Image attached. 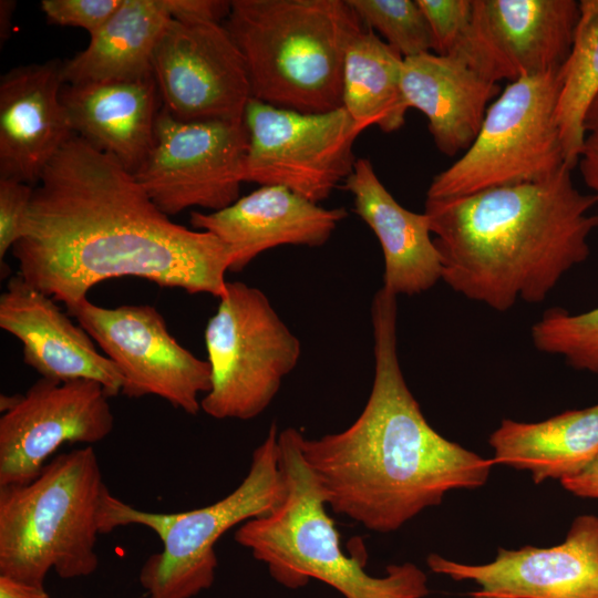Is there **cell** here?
<instances>
[{"label": "cell", "instance_id": "33", "mask_svg": "<svg viewBox=\"0 0 598 598\" xmlns=\"http://www.w3.org/2000/svg\"><path fill=\"white\" fill-rule=\"evenodd\" d=\"M560 484L575 496L598 499V456L579 474L563 480Z\"/></svg>", "mask_w": 598, "mask_h": 598}, {"label": "cell", "instance_id": "34", "mask_svg": "<svg viewBox=\"0 0 598 598\" xmlns=\"http://www.w3.org/2000/svg\"><path fill=\"white\" fill-rule=\"evenodd\" d=\"M0 598H50L43 586L0 575Z\"/></svg>", "mask_w": 598, "mask_h": 598}, {"label": "cell", "instance_id": "23", "mask_svg": "<svg viewBox=\"0 0 598 598\" xmlns=\"http://www.w3.org/2000/svg\"><path fill=\"white\" fill-rule=\"evenodd\" d=\"M494 464L528 472L535 484L573 477L598 456V404L540 422L504 419L491 434Z\"/></svg>", "mask_w": 598, "mask_h": 598}, {"label": "cell", "instance_id": "2", "mask_svg": "<svg viewBox=\"0 0 598 598\" xmlns=\"http://www.w3.org/2000/svg\"><path fill=\"white\" fill-rule=\"evenodd\" d=\"M374 377L369 399L343 431L301 439L327 506L369 530L392 533L455 489L487 482V460L436 432L410 391L398 353V297L371 305Z\"/></svg>", "mask_w": 598, "mask_h": 598}, {"label": "cell", "instance_id": "7", "mask_svg": "<svg viewBox=\"0 0 598 598\" xmlns=\"http://www.w3.org/2000/svg\"><path fill=\"white\" fill-rule=\"evenodd\" d=\"M278 429L269 427L251 456L241 483L224 498L207 506L176 513L144 512L111 493L102 516V534L117 527L141 525L153 530L162 550L151 555L140 571L148 598H192L210 588L218 565L215 545L229 529L270 513L281 501L285 480L280 466Z\"/></svg>", "mask_w": 598, "mask_h": 598}, {"label": "cell", "instance_id": "6", "mask_svg": "<svg viewBox=\"0 0 598 598\" xmlns=\"http://www.w3.org/2000/svg\"><path fill=\"white\" fill-rule=\"evenodd\" d=\"M106 487L92 446L61 453L23 485L0 486V575L43 586L99 567Z\"/></svg>", "mask_w": 598, "mask_h": 598}, {"label": "cell", "instance_id": "10", "mask_svg": "<svg viewBox=\"0 0 598 598\" xmlns=\"http://www.w3.org/2000/svg\"><path fill=\"white\" fill-rule=\"evenodd\" d=\"M243 123L248 134L243 182L282 186L319 204L354 169L353 144L361 132L343 107L301 113L251 97Z\"/></svg>", "mask_w": 598, "mask_h": 598}, {"label": "cell", "instance_id": "32", "mask_svg": "<svg viewBox=\"0 0 598 598\" xmlns=\"http://www.w3.org/2000/svg\"><path fill=\"white\" fill-rule=\"evenodd\" d=\"M584 183L590 189L598 214V136L587 135L578 164Z\"/></svg>", "mask_w": 598, "mask_h": 598}, {"label": "cell", "instance_id": "1", "mask_svg": "<svg viewBox=\"0 0 598 598\" xmlns=\"http://www.w3.org/2000/svg\"><path fill=\"white\" fill-rule=\"evenodd\" d=\"M11 252L18 274L65 308L126 276L220 299L233 261L219 238L171 220L120 162L75 134L34 187Z\"/></svg>", "mask_w": 598, "mask_h": 598}, {"label": "cell", "instance_id": "4", "mask_svg": "<svg viewBox=\"0 0 598 598\" xmlns=\"http://www.w3.org/2000/svg\"><path fill=\"white\" fill-rule=\"evenodd\" d=\"M224 25L252 99L301 113L342 107L346 52L364 28L347 0H233Z\"/></svg>", "mask_w": 598, "mask_h": 598}, {"label": "cell", "instance_id": "20", "mask_svg": "<svg viewBox=\"0 0 598 598\" xmlns=\"http://www.w3.org/2000/svg\"><path fill=\"white\" fill-rule=\"evenodd\" d=\"M61 101L72 131L135 174L148 156L162 107L153 75L64 84Z\"/></svg>", "mask_w": 598, "mask_h": 598}, {"label": "cell", "instance_id": "36", "mask_svg": "<svg viewBox=\"0 0 598 598\" xmlns=\"http://www.w3.org/2000/svg\"><path fill=\"white\" fill-rule=\"evenodd\" d=\"M13 1H1L0 8H1V40L7 38V33L9 32V24H10V17L13 13L14 8Z\"/></svg>", "mask_w": 598, "mask_h": 598}, {"label": "cell", "instance_id": "21", "mask_svg": "<svg viewBox=\"0 0 598 598\" xmlns=\"http://www.w3.org/2000/svg\"><path fill=\"white\" fill-rule=\"evenodd\" d=\"M354 212L377 236L384 258L383 288L395 295L427 291L442 280V261L425 213H414L384 187L368 158L344 182Z\"/></svg>", "mask_w": 598, "mask_h": 598}, {"label": "cell", "instance_id": "14", "mask_svg": "<svg viewBox=\"0 0 598 598\" xmlns=\"http://www.w3.org/2000/svg\"><path fill=\"white\" fill-rule=\"evenodd\" d=\"M471 23L451 55L498 83L558 71L580 14L576 0H472Z\"/></svg>", "mask_w": 598, "mask_h": 598}, {"label": "cell", "instance_id": "17", "mask_svg": "<svg viewBox=\"0 0 598 598\" xmlns=\"http://www.w3.org/2000/svg\"><path fill=\"white\" fill-rule=\"evenodd\" d=\"M0 327L22 344L23 362L41 378L65 382L92 380L110 396L122 391L123 375L91 336L56 301L19 274L0 297Z\"/></svg>", "mask_w": 598, "mask_h": 598}, {"label": "cell", "instance_id": "9", "mask_svg": "<svg viewBox=\"0 0 598 598\" xmlns=\"http://www.w3.org/2000/svg\"><path fill=\"white\" fill-rule=\"evenodd\" d=\"M210 389L200 409L217 419L250 420L262 413L298 364L301 343L267 296L228 281L205 328Z\"/></svg>", "mask_w": 598, "mask_h": 598}, {"label": "cell", "instance_id": "30", "mask_svg": "<svg viewBox=\"0 0 598 598\" xmlns=\"http://www.w3.org/2000/svg\"><path fill=\"white\" fill-rule=\"evenodd\" d=\"M33 186L0 177V261L25 231Z\"/></svg>", "mask_w": 598, "mask_h": 598}, {"label": "cell", "instance_id": "31", "mask_svg": "<svg viewBox=\"0 0 598 598\" xmlns=\"http://www.w3.org/2000/svg\"><path fill=\"white\" fill-rule=\"evenodd\" d=\"M121 3L122 0H42L40 6L50 23L82 28L91 37Z\"/></svg>", "mask_w": 598, "mask_h": 598}, {"label": "cell", "instance_id": "29", "mask_svg": "<svg viewBox=\"0 0 598 598\" xmlns=\"http://www.w3.org/2000/svg\"><path fill=\"white\" fill-rule=\"evenodd\" d=\"M427 21L433 53L451 55L467 30L472 0H416Z\"/></svg>", "mask_w": 598, "mask_h": 598}, {"label": "cell", "instance_id": "3", "mask_svg": "<svg viewBox=\"0 0 598 598\" xmlns=\"http://www.w3.org/2000/svg\"><path fill=\"white\" fill-rule=\"evenodd\" d=\"M571 171L462 197L426 198L442 280L501 312L517 301H544L587 259L598 226L594 198L575 186Z\"/></svg>", "mask_w": 598, "mask_h": 598}, {"label": "cell", "instance_id": "18", "mask_svg": "<svg viewBox=\"0 0 598 598\" xmlns=\"http://www.w3.org/2000/svg\"><path fill=\"white\" fill-rule=\"evenodd\" d=\"M63 63L11 69L0 80V177L37 186L74 135L61 101Z\"/></svg>", "mask_w": 598, "mask_h": 598}, {"label": "cell", "instance_id": "27", "mask_svg": "<svg viewBox=\"0 0 598 598\" xmlns=\"http://www.w3.org/2000/svg\"><path fill=\"white\" fill-rule=\"evenodd\" d=\"M535 348L561 357L570 367L598 373V307L570 313L547 310L530 330Z\"/></svg>", "mask_w": 598, "mask_h": 598}, {"label": "cell", "instance_id": "13", "mask_svg": "<svg viewBox=\"0 0 598 598\" xmlns=\"http://www.w3.org/2000/svg\"><path fill=\"white\" fill-rule=\"evenodd\" d=\"M152 73L162 106L174 117L243 122L250 81L224 23L172 18L155 48Z\"/></svg>", "mask_w": 598, "mask_h": 598}, {"label": "cell", "instance_id": "15", "mask_svg": "<svg viewBox=\"0 0 598 598\" xmlns=\"http://www.w3.org/2000/svg\"><path fill=\"white\" fill-rule=\"evenodd\" d=\"M111 396L92 380L40 378L0 417V486L35 478L65 443H97L114 427Z\"/></svg>", "mask_w": 598, "mask_h": 598}, {"label": "cell", "instance_id": "8", "mask_svg": "<svg viewBox=\"0 0 598 598\" xmlns=\"http://www.w3.org/2000/svg\"><path fill=\"white\" fill-rule=\"evenodd\" d=\"M559 70L508 82L472 145L433 177L426 198L536 183L568 167L556 120Z\"/></svg>", "mask_w": 598, "mask_h": 598}, {"label": "cell", "instance_id": "11", "mask_svg": "<svg viewBox=\"0 0 598 598\" xmlns=\"http://www.w3.org/2000/svg\"><path fill=\"white\" fill-rule=\"evenodd\" d=\"M247 146L243 122L182 121L162 106L134 177L167 216L190 207L217 212L239 198Z\"/></svg>", "mask_w": 598, "mask_h": 598}, {"label": "cell", "instance_id": "24", "mask_svg": "<svg viewBox=\"0 0 598 598\" xmlns=\"http://www.w3.org/2000/svg\"><path fill=\"white\" fill-rule=\"evenodd\" d=\"M171 19L169 0H122L86 49L63 62L64 83L153 75V54Z\"/></svg>", "mask_w": 598, "mask_h": 598}, {"label": "cell", "instance_id": "37", "mask_svg": "<svg viewBox=\"0 0 598 598\" xmlns=\"http://www.w3.org/2000/svg\"><path fill=\"white\" fill-rule=\"evenodd\" d=\"M470 596L473 598H506V597H501V596L486 595L478 590L471 592Z\"/></svg>", "mask_w": 598, "mask_h": 598}, {"label": "cell", "instance_id": "26", "mask_svg": "<svg viewBox=\"0 0 598 598\" xmlns=\"http://www.w3.org/2000/svg\"><path fill=\"white\" fill-rule=\"evenodd\" d=\"M556 120L565 161L574 169L587 137L585 118L598 95V0H581L569 54L559 70Z\"/></svg>", "mask_w": 598, "mask_h": 598}, {"label": "cell", "instance_id": "25", "mask_svg": "<svg viewBox=\"0 0 598 598\" xmlns=\"http://www.w3.org/2000/svg\"><path fill=\"white\" fill-rule=\"evenodd\" d=\"M403 60L365 27L350 42L343 64L342 107L360 132L374 125L391 133L404 125L409 107L401 84Z\"/></svg>", "mask_w": 598, "mask_h": 598}, {"label": "cell", "instance_id": "16", "mask_svg": "<svg viewBox=\"0 0 598 598\" xmlns=\"http://www.w3.org/2000/svg\"><path fill=\"white\" fill-rule=\"evenodd\" d=\"M429 568L456 581L471 580L486 595L506 598H598V516H577L565 540L551 547L499 548L495 559L468 565L437 554Z\"/></svg>", "mask_w": 598, "mask_h": 598}, {"label": "cell", "instance_id": "12", "mask_svg": "<svg viewBox=\"0 0 598 598\" xmlns=\"http://www.w3.org/2000/svg\"><path fill=\"white\" fill-rule=\"evenodd\" d=\"M66 312L116 364L123 375L122 394L156 395L190 415L202 410L199 396L210 389L209 363L179 344L156 308H104L86 298Z\"/></svg>", "mask_w": 598, "mask_h": 598}, {"label": "cell", "instance_id": "22", "mask_svg": "<svg viewBox=\"0 0 598 598\" xmlns=\"http://www.w3.org/2000/svg\"><path fill=\"white\" fill-rule=\"evenodd\" d=\"M401 84L408 107L425 115L435 146L446 156L472 145L501 93L498 83L463 60L433 52L405 58Z\"/></svg>", "mask_w": 598, "mask_h": 598}, {"label": "cell", "instance_id": "35", "mask_svg": "<svg viewBox=\"0 0 598 598\" xmlns=\"http://www.w3.org/2000/svg\"><path fill=\"white\" fill-rule=\"evenodd\" d=\"M585 130L587 135L591 134L598 136V95L587 112L585 118Z\"/></svg>", "mask_w": 598, "mask_h": 598}, {"label": "cell", "instance_id": "28", "mask_svg": "<svg viewBox=\"0 0 598 598\" xmlns=\"http://www.w3.org/2000/svg\"><path fill=\"white\" fill-rule=\"evenodd\" d=\"M362 24L404 59L433 52L431 31L416 0H347Z\"/></svg>", "mask_w": 598, "mask_h": 598}, {"label": "cell", "instance_id": "19", "mask_svg": "<svg viewBox=\"0 0 598 598\" xmlns=\"http://www.w3.org/2000/svg\"><path fill=\"white\" fill-rule=\"evenodd\" d=\"M347 216L343 207L326 208L286 187L264 185L224 209L193 210L189 221L219 238L233 256L229 271L240 272L278 246H323Z\"/></svg>", "mask_w": 598, "mask_h": 598}, {"label": "cell", "instance_id": "5", "mask_svg": "<svg viewBox=\"0 0 598 598\" xmlns=\"http://www.w3.org/2000/svg\"><path fill=\"white\" fill-rule=\"evenodd\" d=\"M302 436L293 427L279 432L283 496L267 515L239 525L234 534L236 543L250 550L267 566L270 576L289 589L317 579L344 598L426 597L427 577L415 564L389 565L384 576L374 577L364 570V556L343 553L334 520L305 462Z\"/></svg>", "mask_w": 598, "mask_h": 598}]
</instances>
